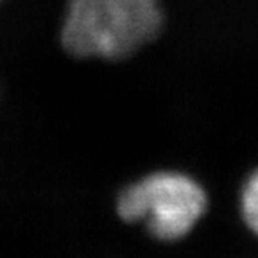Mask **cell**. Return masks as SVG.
I'll return each instance as SVG.
<instances>
[{"label": "cell", "instance_id": "1", "mask_svg": "<svg viewBox=\"0 0 258 258\" xmlns=\"http://www.w3.org/2000/svg\"><path fill=\"white\" fill-rule=\"evenodd\" d=\"M160 0H69L61 43L72 56L122 59L158 36Z\"/></svg>", "mask_w": 258, "mask_h": 258}, {"label": "cell", "instance_id": "2", "mask_svg": "<svg viewBox=\"0 0 258 258\" xmlns=\"http://www.w3.org/2000/svg\"><path fill=\"white\" fill-rule=\"evenodd\" d=\"M208 198L196 179L181 172H154L125 186L117 212L127 222H144L153 237L177 240L205 215Z\"/></svg>", "mask_w": 258, "mask_h": 258}, {"label": "cell", "instance_id": "3", "mask_svg": "<svg viewBox=\"0 0 258 258\" xmlns=\"http://www.w3.org/2000/svg\"><path fill=\"white\" fill-rule=\"evenodd\" d=\"M240 212L247 228L258 235V169L247 177L240 194Z\"/></svg>", "mask_w": 258, "mask_h": 258}]
</instances>
